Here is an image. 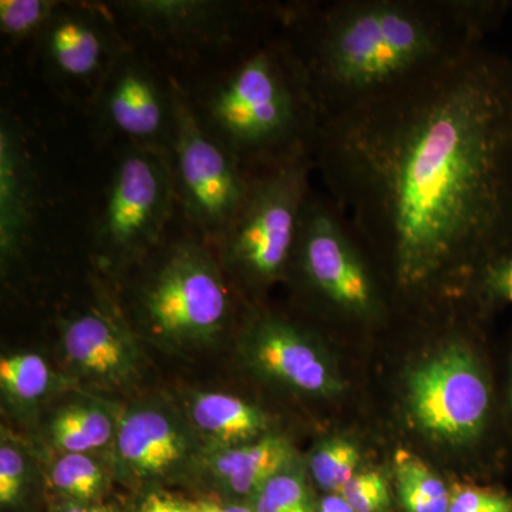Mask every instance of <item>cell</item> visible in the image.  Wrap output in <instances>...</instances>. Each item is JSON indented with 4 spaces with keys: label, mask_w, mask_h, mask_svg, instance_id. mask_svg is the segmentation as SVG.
<instances>
[{
    "label": "cell",
    "mask_w": 512,
    "mask_h": 512,
    "mask_svg": "<svg viewBox=\"0 0 512 512\" xmlns=\"http://www.w3.org/2000/svg\"><path fill=\"white\" fill-rule=\"evenodd\" d=\"M313 158L397 293L470 295L512 242V59L476 46L325 117Z\"/></svg>",
    "instance_id": "obj_1"
},
{
    "label": "cell",
    "mask_w": 512,
    "mask_h": 512,
    "mask_svg": "<svg viewBox=\"0 0 512 512\" xmlns=\"http://www.w3.org/2000/svg\"><path fill=\"white\" fill-rule=\"evenodd\" d=\"M508 0L291 3L281 28L323 119L483 45Z\"/></svg>",
    "instance_id": "obj_2"
},
{
    "label": "cell",
    "mask_w": 512,
    "mask_h": 512,
    "mask_svg": "<svg viewBox=\"0 0 512 512\" xmlns=\"http://www.w3.org/2000/svg\"><path fill=\"white\" fill-rule=\"evenodd\" d=\"M191 103L249 174L315 153L322 113L284 33L248 49Z\"/></svg>",
    "instance_id": "obj_3"
},
{
    "label": "cell",
    "mask_w": 512,
    "mask_h": 512,
    "mask_svg": "<svg viewBox=\"0 0 512 512\" xmlns=\"http://www.w3.org/2000/svg\"><path fill=\"white\" fill-rule=\"evenodd\" d=\"M315 170V158L302 156L251 174L247 198L220 239L225 265L249 284L265 286L288 271Z\"/></svg>",
    "instance_id": "obj_4"
},
{
    "label": "cell",
    "mask_w": 512,
    "mask_h": 512,
    "mask_svg": "<svg viewBox=\"0 0 512 512\" xmlns=\"http://www.w3.org/2000/svg\"><path fill=\"white\" fill-rule=\"evenodd\" d=\"M292 264L302 285L332 311L357 320L382 313L384 296L369 252L329 197L309 195Z\"/></svg>",
    "instance_id": "obj_5"
},
{
    "label": "cell",
    "mask_w": 512,
    "mask_h": 512,
    "mask_svg": "<svg viewBox=\"0 0 512 512\" xmlns=\"http://www.w3.org/2000/svg\"><path fill=\"white\" fill-rule=\"evenodd\" d=\"M175 200L205 237L220 241L247 198L251 174L201 126L190 97L175 84L170 154Z\"/></svg>",
    "instance_id": "obj_6"
},
{
    "label": "cell",
    "mask_w": 512,
    "mask_h": 512,
    "mask_svg": "<svg viewBox=\"0 0 512 512\" xmlns=\"http://www.w3.org/2000/svg\"><path fill=\"white\" fill-rule=\"evenodd\" d=\"M138 311L148 328L165 339H210L227 323L231 298L212 256L185 239L165 252L141 286Z\"/></svg>",
    "instance_id": "obj_7"
},
{
    "label": "cell",
    "mask_w": 512,
    "mask_h": 512,
    "mask_svg": "<svg viewBox=\"0 0 512 512\" xmlns=\"http://www.w3.org/2000/svg\"><path fill=\"white\" fill-rule=\"evenodd\" d=\"M460 343L417 367L409 379V409L427 436L444 443H473L487 433L494 394L487 370Z\"/></svg>",
    "instance_id": "obj_8"
},
{
    "label": "cell",
    "mask_w": 512,
    "mask_h": 512,
    "mask_svg": "<svg viewBox=\"0 0 512 512\" xmlns=\"http://www.w3.org/2000/svg\"><path fill=\"white\" fill-rule=\"evenodd\" d=\"M175 202L170 158L126 146L97 221V242L117 258L141 254L160 241Z\"/></svg>",
    "instance_id": "obj_9"
},
{
    "label": "cell",
    "mask_w": 512,
    "mask_h": 512,
    "mask_svg": "<svg viewBox=\"0 0 512 512\" xmlns=\"http://www.w3.org/2000/svg\"><path fill=\"white\" fill-rule=\"evenodd\" d=\"M97 130L127 147L170 158L175 130V83L163 79L131 47L110 70L92 101Z\"/></svg>",
    "instance_id": "obj_10"
},
{
    "label": "cell",
    "mask_w": 512,
    "mask_h": 512,
    "mask_svg": "<svg viewBox=\"0 0 512 512\" xmlns=\"http://www.w3.org/2000/svg\"><path fill=\"white\" fill-rule=\"evenodd\" d=\"M36 40L52 82L90 104L130 47L121 39L113 15L87 3L60 2Z\"/></svg>",
    "instance_id": "obj_11"
},
{
    "label": "cell",
    "mask_w": 512,
    "mask_h": 512,
    "mask_svg": "<svg viewBox=\"0 0 512 512\" xmlns=\"http://www.w3.org/2000/svg\"><path fill=\"white\" fill-rule=\"evenodd\" d=\"M107 8L157 42L190 50L229 45L254 23L282 12V5L221 0H124Z\"/></svg>",
    "instance_id": "obj_12"
},
{
    "label": "cell",
    "mask_w": 512,
    "mask_h": 512,
    "mask_svg": "<svg viewBox=\"0 0 512 512\" xmlns=\"http://www.w3.org/2000/svg\"><path fill=\"white\" fill-rule=\"evenodd\" d=\"M247 348L259 370L292 389L320 396L338 393V379L315 345L278 316L262 313L252 322Z\"/></svg>",
    "instance_id": "obj_13"
},
{
    "label": "cell",
    "mask_w": 512,
    "mask_h": 512,
    "mask_svg": "<svg viewBox=\"0 0 512 512\" xmlns=\"http://www.w3.org/2000/svg\"><path fill=\"white\" fill-rule=\"evenodd\" d=\"M37 214V178L18 126L0 123V248L3 258L18 254L32 234Z\"/></svg>",
    "instance_id": "obj_14"
},
{
    "label": "cell",
    "mask_w": 512,
    "mask_h": 512,
    "mask_svg": "<svg viewBox=\"0 0 512 512\" xmlns=\"http://www.w3.org/2000/svg\"><path fill=\"white\" fill-rule=\"evenodd\" d=\"M67 359L86 375L106 380L130 376L136 366L134 343L106 313H82L63 323Z\"/></svg>",
    "instance_id": "obj_15"
},
{
    "label": "cell",
    "mask_w": 512,
    "mask_h": 512,
    "mask_svg": "<svg viewBox=\"0 0 512 512\" xmlns=\"http://www.w3.org/2000/svg\"><path fill=\"white\" fill-rule=\"evenodd\" d=\"M117 451L136 476H163L184 460L187 439L167 414L138 409L127 413L121 421Z\"/></svg>",
    "instance_id": "obj_16"
},
{
    "label": "cell",
    "mask_w": 512,
    "mask_h": 512,
    "mask_svg": "<svg viewBox=\"0 0 512 512\" xmlns=\"http://www.w3.org/2000/svg\"><path fill=\"white\" fill-rule=\"evenodd\" d=\"M293 451L278 436L261 437L241 446L222 448L211 470L232 494L252 497L276 474L288 470Z\"/></svg>",
    "instance_id": "obj_17"
},
{
    "label": "cell",
    "mask_w": 512,
    "mask_h": 512,
    "mask_svg": "<svg viewBox=\"0 0 512 512\" xmlns=\"http://www.w3.org/2000/svg\"><path fill=\"white\" fill-rule=\"evenodd\" d=\"M191 416L195 426L222 448L251 443L268 427L258 407L225 393H198L192 399Z\"/></svg>",
    "instance_id": "obj_18"
},
{
    "label": "cell",
    "mask_w": 512,
    "mask_h": 512,
    "mask_svg": "<svg viewBox=\"0 0 512 512\" xmlns=\"http://www.w3.org/2000/svg\"><path fill=\"white\" fill-rule=\"evenodd\" d=\"M394 476L404 512H448L451 491L420 457L407 450L397 451Z\"/></svg>",
    "instance_id": "obj_19"
},
{
    "label": "cell",
    "mask_w": 512,
    "mask_h": 512,
    "mask_svg": "<svg viewBox=\"0 0 512 512\" xmlns=\"http://www.w3.org/2000/svg\"><path fill=\"white\" fill-rule=\"evenodd\" d=\"M113 430L109 414L90 406L67 407L50 424L53 443L66 453L87 454L103 447Z\"/></svg>",
    "instance_id": "obj_20"
},
{
    "label": "cell",
    "mask_w": 512,
    "mask_h": 512,
    "mask_svg": "<svg viewBox=\"0 0 512 512\" xmlns=\"http://www.w3.org/2000/svg\"><path fill=\"white\" fill-rule=\"evenodd\" d=\"M52 484L64 500L92 503L104 490V471L92 457L66 453L52 470Z\"/></svg>",
    "instance_id": "obj_21"
},
{
    "label": "cell",
    "mask_w": 512,
    "mask_h": 512,
    "mask_svg": "<svg viewBox=\"0 0 512 512\" xmlns=\"http://www.w3.org/2000/svg\"><path fill=\"white\" fill-rule=\"evenodd\" d=\"M360 463L359 448L352 441L332 439L323 441L312 454V476L316 484L328 494L340 493L356 476Z\"/></svg>",
    "instance_id": "obj_22"
},
{
    "label": "cell",
    "mask_w": 512,
    "mask_h": 512,
    "mask_svg": "<svg viewBox=\"0 0 512 512\" xmlns=\"http://www.w3.org/2000/svg\"><path fill=\"white\" fill-rule=\"evenodd\" d=\"M0 383L6 393L20 402H33L46 393L50 370L45 359L33 353L2 357Z\"/></svg>",
    "instance_id": "obj_23"
},
{
    "label": "cell",
    "mask_w": 512,
    "mask_h": 512,
    "mask_svg": "<svg viewBox=\"0 0 512 512\" xmlns=\"http://www.w3.org/2000/svg\"><path fill=\"white\" fill-rule=\"evenodd\" d=\"M59 5L53 0H2L0 32L13 42L36 40Z\"/></svg>",
    "instance_id": "obj_24"
},
{
    "label": "cell",
    "mask_w": 512,
    "mask_h": 512,
    "mask_svg": "<svg viewBox=\"0 0 512 512\" xmlns=\"http://www.w3.org/2000/svg\"><path fill=\"white\" fill-rule=\"evenodd\" d=\"M470 295H477L488 308L512 306V242L478 272Z\"/></svg>",
    "instance_id": "obj_25"
},
{
    "label": "cell",
    "mask_w": 512,
    "mask_h": 512,
    "mask_svg": "<svg viewBox=\"0 0 512 512\" xmlns=\"http://www.w3.org/2000/svg\"><path fill=\"white\" fill-rule=\"evenodd\" d=\"M256 494L262 495L279 512L316 511L303 478L288 470L276 474Z\"/></svg>",
    "instance_id": "obj_26"
},
{
    "label": "cell",
    "mask_w": 512,
    "mask_h": 512,
    "mask_svg": "<svg viewBox=\"0 0 512 512\" xmlns=\"http://www.w3.org/2000/svg\"><path fill=\"white\" fill-rule=\"evenodd\" d=\"M339 494L356 512H387L390 508L389 484L375 471L357 473Z\"/></svg>",
    "instance_id": "obj_27"
},
{
    "label": "cell",
    "mask_w": 512,
    "mask_h": 512,
    "mask_svg": "<svg viewBox=\"0 0 512 512\" xmlns=\"http://www.w3.org/2000/svg\"><path fill=\"white\" fill-rule=\"evenodd\" d=\"M448 512H512V494L501 488L461 485L451 491Z\"/></svg>",
    "instance_id": "obj_28"
},
{
    "label": "cell",
    "mask_w": 512,
    "mask_h": 512,
    "mask_svg": "<svg viewBox=\"0 0 512 512\" xmlns=\"http://www.w3.org/2000/svg\"><path fill=\"white\" fill-rule=\"evenodd\" d=\"M26 466L18 448L0 447V503L3 507L18 504L25 490Z\"/></svg>",
    "instance_id": "obj_29"
},
{
    "label": "cell",
    "mask_w": 512,
    "mask_h": 512,
    "mask_svg": "<svg viewBox=\"0 0 512 512\" xmlns=\"http://www.w3.org/2000/svg\"><path fill=\"white\" fill-rule=\"evenodd\" d=\"M138 512H194L190 501H181L173 495L151 493L144 498L138 507Z\"/></svg>",
    "instance_id": "obj_30"
},
{
    "label": "cell",
    "mask_w": 512,
    "mask_h": 512,
    "mask_svg": "<svg viewBox=\"0 0 512 512\" xmlns=\"http://www.w3.org/2000/svg\"><path fill=\"white\" fill-rule=\"evenodd\" d=\"M53 512H117L116 507L110 504H101L97 501L92 503H79V501L63 500Z\"/></svg>",
    "instance_id": "obj_31"
},
{
    "label": "cell",
    "mask_w": 512,
    "mask_h": 512,
    "mask_svg": "<svg viewBox=\"0 0 512 512\" xmlns=\"http://www.w3.org/2000/svg\"><path fill=\"white\" fill-rule=\"evenodd\" d=\"M194 512H254L251 507L238 504H221L212 500L190 501Z\"/></svg>",
    "instance_id": "obj_32"
},
{
    "label": "cell",
    "mask_w": 512,
    "mask_h": 512,
    "mask_svg": "<svg viewBox=\"0 0 512 512\" xmlns=\"http://www.w3.org/2000/svg\"><path fill=\"white\" fill-rule=\"evenodd\" d=\"M315 512H356L350 507L348 501L342 497V494H326L319 504L316 505Z\"/></svg>",
    "instance_id": "obj_33"
},
{
    "label": "cell",
    "mask_w": 512,
    "mask_h": 512,
    "mask_svg": "<svg viewBox=\"0 0 512 512\" xmlns=\"http://www.w3.org/2000/svg\"><path fill=\"white\" fill-rule=\"evenodd\" d=\"M508 396H510V404H511V410H512V366H511V375H510V394H508Z\"/></svg>",
    "instance_id": "obj_34"
}]
</instances>
